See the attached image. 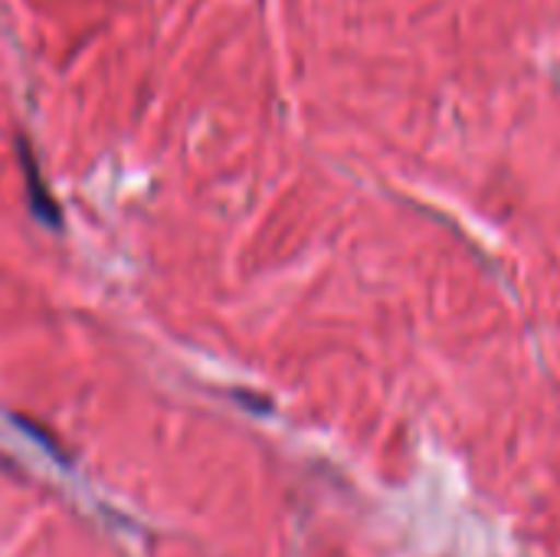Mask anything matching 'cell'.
I'll list each match as a JSON object with an SVG mask.
<instances>
[{
  "label": "cell",
  "instance_id": "6da1fadb",
  "mask_svg": "<svg viewBox=\"0 0 560 557\" xmlns=\"http://www.w3.org/2000/svg\"><path fill=\"white\" fill-rule=\"evenodd\" d=\"M23 171H26V177H30V207H33V213L43 220V223H59V213H56V204L43 194V184H39V177H36V167H33V158L30 154H23Z\"/></svg>",
  "mask_w": 560,
  "mask_h": 557
}]
</instances>
